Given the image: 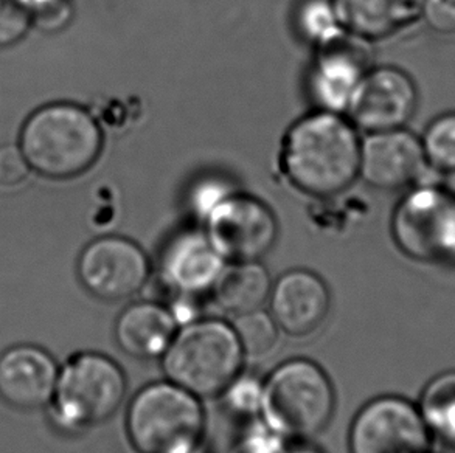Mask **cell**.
Returning a JSON list of instances; mask_svg holds the SVG:
<instances>
[{
    "mask_svg": "<svg viewBox=\"0 0 455 453\" xmlns=\"http://www.w3.org/2000/svg\"><path fill=\"white\" fill-rule=\"evenodd\" d=\"M419 18L434 33L442 36L455 35V0H423Z\"/></svg>",
    "mask_w": 455,
    "mask_h": 453,
    "instance_id": "obj_29",
    "label": "cell"
},
{
    "mask_svg": "<svg viewBox=\"0 0 455 453\" xmlns=\"http://www.w3.org/2000/svg\"><path fill=\"white\" fill-rule=\"evenodd\" d=\"M419 139L427 165L440 176L455 174V111L434 118Z\"/></svg>",
    "mask_w": 455,
    "mask_h": 453,
    "instance_id": "obj_22",
    "label": "cell"
},
{
    "mask_svg": "<svg viewBox=\"0 0 455 453\" xmlns=\"http://www.w3.org/2000/svg\"><path fill=\"white\" fill-rule=\"evenodd\" d=\"M427 453H432V452H427Z\"/></svg>",
    "mask_w": 455,
    "mask_h": 453,
    "instance_id": "obj_33",
    "label": "cell"
},
{
    "mask_svg": "<svg viewBox=\"0 0 455 453\" xmlns=\"http://www.w3.org/2000/svg\"><path fill=\"white\" fill-rule=\"evenodd\" d=\"M246 354L234 326L222 320H193L179 328L162 367L168 380L197 398H220L244 367Z\"/></svg>",
    "mask_w": 455,
    "mask_h": 453,
    "instance_id": "obj_4",
    "label": "cell"
},
{
    "mask_svg": "<svg viewBox=\"0 0 455 453\" xmlns=\"http://www.w3.org/2000/svg\"><path fill=\"white\" fill-rule=\"evenodd\" d=\"M30 165L25 159L20 147L5 145L0 147V185L16 187L22 184L30 174Z\"/></svg>",
    "mask_w": 455,
    "mask_h": 453,
    "instance_id": "obj_30",
    "label": "cell"
},
{
    "mask_svg": "<svg viewBox=\"0 0 455 453\" xmlns=\"http://www.w3.org/2000/svg\"><path fill=\"white\" fill-rule=\"evenodd\" d=\"M294 22L303 41L314 49L328 45L347 33L332 0H302L297 6Z\"/></svg>",
    "mask_w": 455,
    "mask_h": 453,
    "instance_id": "obj_21",
    "label": "cell"
},
{
    "mask_svg": "<svg viewBox=\"0 0 455 453\" xmlns=\"http://www.w3.org/2000/svg\"><path fill=\"white\" fill-rule=\"evenodd\" d=\"M432 440L455 446V370L434 376L417 402Z\"/></svg>",
    "mask_w": 455,
    "mask_h": 453,
    "instance_id": "obj_20",
    "label": "cell"
},
{
    "mask_svg": "<svg viewBox=\"0 0 455 453\" xmlns=\"http://www.w3.org/2000/svg\"><path fill=\"white\" fill-rule=\"evenodd\" d=\"M336 392L330 376L309 359H291L263 382L261 421L286 440H311L331 421Z\"/></svg>",
    "mask_w": 455,
    "mask_h": 453,
    "instance_id": "obj_5",
    "label": "cell"
},
{
    "mask_svg": "<svg viewBox=\"0 0 455 453\" xmlns=\"http://www.w3.org/2000/svg\"><path fill=\"white\" fill-rule=\"evenodd\" d=\"M367 44L361 37L345 33L315 49L307 75V92L315 109L347 114L357 87L371 68Z\"/></svg>",
    "mask_w": 455,
    "mask_h": 453,
    "instance_id": "obj_13",
    "label": "cell"
},
{
    "mask_svg": "<svg viewBox=\"0 0 455 453\" xmlns=\"http://www.w3.org/2000/svg\"><path fill=\"white\" fill-rule=\"evenodd\" d=\"M395 244L417 263L455 266V191L440 180L413 185L390 221Z\"/></svg>",
    "mask_w": 455,
    "mask_h": 453,
    "instance_id": "obj_7",
    "label": "cell"
},
{
    "mask_svg": "<svg viewBox=\"0 0 455 453\" xmlns=\"http://www.w3.org/2000/svg\"><path fill=\"white\" fill-rule=\"evenodd\" d=\"M236 190L228 184V179L221 176H203L191 185L187 195V207L191 215L204 222Z\"/></svg>",
    "mask_w": 455,
    "mask_h": 453,
    "instance_id": "obj_25",
    "label": "cell"
},
{
    "mask_svg": "<svg viewBox=\"0 0 455 453\" xmlns=\"http://www.w3.org/2000/svg\"><path fill=\"white\" fill-rule=\"evenodd\" d=\"M232 326L246 357H261L271 353L280 338V328L271 314L261 309L236 315Z\"/></svg>",
    "mask_w": 455,
    "mask_h": 453,
    "instance_id": "obj_23",
    "label": "cell"
},
{
    "mask_svg": "<svg viewBox=\"0 0 455 453\" xmlns=\"http://www.w3.org/2000/svg\"><path fill=\"white\" fill-rule=\"evenodd\" d=\"M361 140L345 114L315 109L286 131L280 149L282 171L307 196H339L359 178Z\"/></svg>",
    "mask_w": 455,
    "mask_h": 453,
    "instance_id": "obj_1",
    "label": "cell"
},
{
    "mask_svg": "<svg viewBox=\"0 0 455 453\" xmlns=\"http://www.w3.org/2000/svg\"><path fill=\"white\" fill-rule=\"evenodd\" d=\"M283 453H322L309 440H288Z\"/></svg>",
    "mask_w": 455,
    "mask_h": 453,
    "instance_id": "obj_31",
    "label": "cell"
},
{
    "mask_svg": "<svg viewBox=\"0 0 455 453\" xmlns=\"http://www.w3.org/2000/svg\"><path fill=\"white\" fill-rule=\"evenodd\" d=\"M126 374L117 362L97 351H80L60 367L50 419L66 435H80L109 421L126 398Z\"/></svg>",
    "mask_w": 455,
    "mask_h": 453,
    "instance_id": "obj_3",
    "label": "cell"
},
{
    "mask_svg": "<svg viewBox=\"0 0 455 453\" xmlns=\"http://www.w3.org/2000/svg\"><path fill=\"white\" fill-rule=\"evenodd\" d=\"M193 453H205V452H204L203 449H197L196 452H193Z\"/></svg>",
    "mask_w": 455,
    "mask_h": 453,
    "instance_id": "obj_32",
    "label": "cell"
},
{
    "mask_svg": "<svg viewBox=\"0 0 455 453\" xmlns=\"http://www.w3.org/2000/svg\"><path fill=\"white\" fill-rule=\"evenodd\" d=\"M330 307V289L311 270H290L272 284L269 314L280 331L291 338H307L317 331L328 317Z\"/></svg>",
    "mask_w": 455,
    "mask_h": 453,
    "instance_id": "obj_16",
    "label": "cell"
},
{
    "mask_svg": "<svg viewBox=\"0 0 455 453\" xmlns=\"http://www.w3.org/2000/svg\"><path fill=\"white\" fill-rule=\"evenodd\" d=\"M60 363L47 349L18 343L0 353V399L19 411L45 410L55 393Z\"/></svg>",
    "mask_w": 455,
    "mask_h": 453,
    "instance_id": "obj_14",
    "label": "cell"
},
{
    "mask_svg": "<svg viewBox=\"0 0 455 453\" xmlns=\"http://www.w3.org/2000/svg\"><path fill=\"white\" fill-rule=\"evenodd\" d=\"M432 441L417 402L395 394L363 405L348 435L350 453H427Z\"/></svg>",
    "mask_w": 455,
    "mask_h": 453,
    "instance_id": "obj_9",
    "label": "cell"
},
{
    "mask_svg": "<svg viewBox=\"0 0 455 453\" xmlns=\"http://www.w3.org/2000/svg\"><path fill=\"white\" fill-rule=\"evenodd\" d=\"M31 25V12L22 0H0V49L22 41Z\"/></svg>",
    "mask_w": 455,
    "mask_h": 453,
    "instance_id": "obj_26",
    "label": "cell"
},
{
    "mask_svg": "<svg viewBox=\"0 0 455 453\" xmlns=\"http://www.w3.org/2000/svg\"><path fill=\"white\" fill-rule=\"evenodd\" d=\"M179 328L170 307L154 301H137L118 315L116 342L132 359H162Z\"/></svg>",
    "mask_w": 455,
    "mask_h": 453,
    "instance_id": "obj_17",
    "label": "cell"
},
{
    "mask_svg": "<svg viewBox=\"0 0 455 453\" xmlns=\"http://www.w3.org/2000/svg\"><path fill=\"white\" fill-rule=\"evenodd\" d=\"M226 264L204 230H191L168 241L160 255L159 276L176 297L197 300L212 294Z\"/></svg>",
    "mask_w": 455,
    "mask_h": 453,
    "instance_id": "obj_15",
    "label": "cell"
},
{
    "mask_svg": "<svg viewBox=\"0 0 455 453\" xmlns=\"http://www.w3.org/2000/svg\"><path fill=\"white\" fill-rule=\"evenodd\" d=\"M220 398H222L228 413L243 419H255L261 415L263 384L241 373Z\"/></svg>",
    "mask_w": 455,
    "mask_h": 453,
    "instance_id": "obj_24",
    "label": "cell"
},
{
    "mask_svg": "<svg viewBox=\"0 0 455 453\" xmlns=\"http://www.w3.org/2000/svg\"><path fill=\"white\" fill-rule=\"evenodd\" d=\"M332 4L344 30L367 43L395 36L419 18L417 0H332Z\"/></svg>",
    "mask_w": 455,
    "mask_h": 453,
    "instance_id": "obj_18",
    "label": "cell"
},
{
    "mask_svg": "<svg viewBox=\"0 0 455 453\" xmlns=\"http://www.w3.org/2000/svg\"><path fill=\"white\" fill-rule=\"evenodd\" d=\"M271 289V276L263 264L240 261L226 264L212 295L222 311L236 317L265 306Z\"/></svg>",
    "mask_w": 455,
    "mask_h": 453,
    "instance_id": "obj_19",
    "label": "cell"
},
{
    "mask_svg": "<svg viewBox=\"0 0 455 453\" xmlns=\"http://www.w3.org/2000/svg\"><path fill=\"white\" fill-rule=\"evenodd\" d=\"M22 4L31 12L33 25L47 33L62 30L74 16L70 0H22Z\"/></svg>",
    "mask_w": 455,
    "mask_h": 453,
    "instance_id": "obj_28",
    "label": "cell"
},
{
    "mask_svg": "<svg viewBox=\"0 0 455 453\" xmlns=\"http://www.w3.org/2000/svg\"><path fill=\"white\" fill-rule=\"evenodd\" d=\"M76 275L89 294L108 303L139 294L151 276V263L140 245L108 234L93 239L81 251Z\"/></svg>",
    "mask_w": 455,
    "mask_h": 453,
    "instance_id": "obj_10",
    "label": "cell"
},
{
    "mask_svg": "<svg viewBox=\"0 0 455 453\" xmlns=\"http://www.w3.org/2000/svg\"><path fill=\"white\" fill-rule=\"evenodd\" d=\"M419 107V89L404 70L371 68L363 76L345 115L365 134L406 128Z\"/></svg>",
    "mask_w": 455,
    "mask_h": 453,
    "instance_id": "obj_12",
    "label": "cell"
},
{
    "mask_svg": "<svg viewBox=\"0 0 455 453\" xmlns=\"http://www.w3.org/2000/svg\"><path fill=\"white\" fill-rule=\"evenodd\" d=\"M204 224V233L226 263L261 261L278 238V222L259 197L235 191Z\"/></svg>",
    "mask_w": 455,
    "mask_h": 453,
    "instance_id": "obj_8",
    "label": "cell"
},
{
    "mask_svg": "<svg viewBox=\"0 0 455 453\" xmlns=\"http://www.w3.org/2000/svg\"><path fill=\"white\" fill-rule=\"evenodd\" d=\"M19 147L31 170L44 178H76L99 160L103 132L84 107L55 103L28 116Z\"/></svg>",
    "mask_w": 455,
    "mask_h": 453,
    "instance_id": "obj_2",
    "label": "cell"
},
{
    "mask_svg": "<svg viewBox=\"0 0 455 453\" xmlns=\"http://www.w3.org/2000/svg\"><path fill=\"white\" fill-rule=\"evenodd\" d=\"M286 438L278 435L263 421H255L243 430L230 453H283Z\"/></svg>",
    "mask_w": 455,
    "mask_h": 453,
    "instance_id": "obj_27",
    "label": "cell"
},
{
    "mask_svg": "<svg viewBox=\"0 0 455 453\" xmlns=\"http://www.w3.org/2000/svg\"><path fill=\"white\" fill-rule=\"evenodd\" d=\"M124 425L137 453H193L203 444L205 411L201 399L172 380L154 382L131 399Z\"/></svg>",
    "mask_w": 455,
    "mask_h": 453,
    "instance_id": "obj_6",
    "label": "cell"
},
{
    "mask_svg": "<svg viewBox=\"0 0 455 453\" xmlns=\"http://www.w3.org/2000/svg\"><path fill=\"white\" fill-rule=\"evenodd\" d=\"M438 176L426 162L421 139L406 128L370 132L361 140L359 178L373 188L409 190Z\"/></svg>",
    "mask_w": 455,
    "mask_h": 453,
    "instance_id": "obj_11",
    "label": "cell"
}]
</instances>
